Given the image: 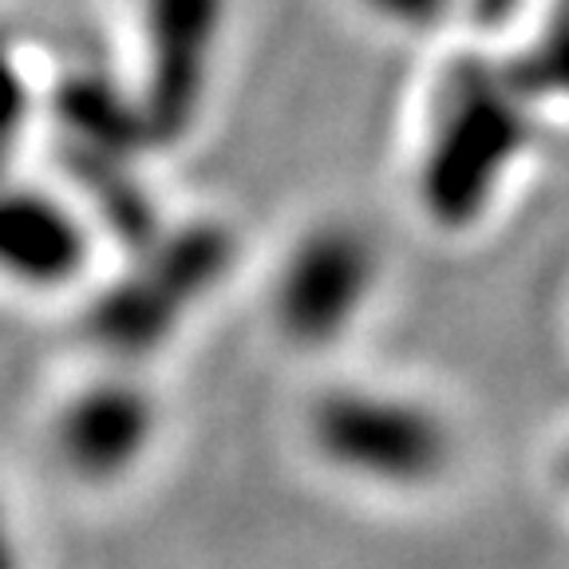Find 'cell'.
<instances>
[{"instance_id":"3957f363","label":"cell","mask_w":569,"mask_h":569,"mask_svg":"<svg viewBox=\"0 0 569 569\" xmlns=\"http://www.w3.org/2000/svg\"><path fill=\"white\" fill-rule=\"evenodd\" d=\"M376 238L348 218H320L281 249L269 273V325L297 352H325L352 337L380 297Z\"/></svg>"},{"instance_id":"7a4b0ae2","label":"cell","mask_w":569,"mask_h":569,"mask_svg":"<svg viewBox=\"0 0 569 569\" xmlns=\"http://www.w3.org/2000/svg\"><path fill=\"white\" fill-rule=\"evenodd\" d=\"M238 246L218 218L154 230L134 246L131 266L99 284L83 312L91 352L103 365L147 368L222 289Z\"/></svg>"},{"instance_id":"277c9868","label":"cell","mask_w":569,"mask_h":569,"mask_svg":"<svg viewBox=\"0 0 569 569\" xmlns=\"http://www.w3.org/2000/svg\"><path fill=\"white\" fill-rule=\"evenodd\" d=\"M162 439V400L142 368L103 365L60 391L44 419V447L60 479L116 490L151 462Z\"/></svg>"},{"instance_id":"6da1fadb","label":"cell","mask_w":569,"mask_h":569,"mask_svg":"<svg viewBox=\"0 0 569 569\" xmlns=\"http://www.w3.org/2000/svg\"><path fill=\"white\" fill-rule=\"evenodd\" d=\"M305 447L337 479L372 495H427L459 459V436L439 403L388 383H337L312 396Z\"/></svg>"},{"instance_id":"9c48e42d","label":"cell","mask_w":569,"mask_h":569,"mask_svg":"<svg viewBox=\"0 0 569 569\" xmlns=\"http://www.w3.org/2000/svg\"><path fill=\"white\" fill-rule=\"evenodd\" d=\"M0 569H24V550H20V530L9 502L0 495Z\"/></svg>"},{"instance_id":"52a82bcc","label":"cell","mask_w":569,"mask_h":569,"mask_svg":"<svg viewBox=\"0 0 569 569\" xmlns=\"http://www.w3.org/2000/svg\"><path fill=\"white\" fill-rule=\"evenodd\" d=\"M28 123H32V83L9 44L0 40V170H4V154L20 142Z\"/></svg>"},{"instance_id":"8992f818","label":"cell","mask_w":569,"mask_h":569,"mask_svg":"<svg viewBox=\"0 0 569 569\" xmlns=\"http://www.w3.org/2000/svg\"><path fill=\"white\" fill-rule=\"evenodd\" d=\"M226 0H142V52L147 71L134 96L151 142L187 134L206 99Z\"/></svg>"},{"instance_id":"5b68a950","label":"cell","mask_w":569,"mask_h":569,"mask_svg":"<svg viewBox=\"0 0 569 569\" xmlns=\"http://www.w3.org/2000/svg\"><path fill=\"white\" fill-rule=\"evenodd\" d=\"M96 222L60 190L0 170V289L60 297L91 273Z\"/></svg>"},{"instance_id":"ba28073f","label":"cell","mask_w":569,"mask_h":569,"mask_svg":"<svg viewBox=\"0 0 569 569\" xmlns=\"http://www.w3.org/2000/svg\"><path fill=\"white\" fill-rule=\"evenodd\" d=\"M360 4L383 20H423L443 9L447 0H360Z\"/></svg>"}]
</instances>
